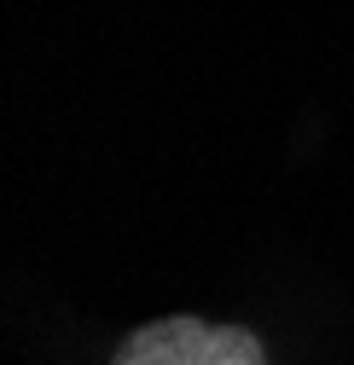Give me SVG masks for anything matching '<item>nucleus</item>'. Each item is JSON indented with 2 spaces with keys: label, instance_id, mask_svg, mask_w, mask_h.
Returning a JSON list of instances; mask_svg holds the SVG:
<instances>
[{
  "label": "nucleus",
  "instance_id": "nucleus-1",
  "mask_svg": "<svg viewBox=\"0 0 354 365\" xmlns=\"http://www.w3.org/2000/svg\"><path fill=\"white\" fill-rule=\"evenodd\" d=\"M116 365H268V354L250 331H233V325L157 319V325L122 342Z\"/></svg>",
  "mask_w": 354,
  "mask_h": 365
}]
</instances>
